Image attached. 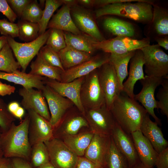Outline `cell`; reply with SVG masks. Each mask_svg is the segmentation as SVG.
I'll use <instances>...</instances> for the list:
<instances>
[{
    "mask_svg": "<svg viewBox=\"0 0 168 168\" xmlns=\"http://www.w3.org/2000/svg\"><path fill=\"white\" fill-rule=\"evenodd\" d=\"M50 162L55 168H76L79 156L61 140L53 138L44 142Z\"/></svg>",
    "mask_w": 168,
    "mask_h": 168,
    "instance_id": "obj_8",
    "label": "cell"
},
{
    "mask_svg": "<svg viewBox=\"0 0 168 168\" xmlns=\"http://www.w3.org/2000/svg\"><path fill=\"white\" fill-rule=\"evenodd\" d=\"M85 127L89 128L83 115H65L58 124L54 128L53 137L60 139L65 136L76 134Z\"/></svg>",
    "mask_w": 168,
    "mask_h": 168,
    "instance_id": "obj_24",
    "label": "cell"
},
{
    "mask_svg": "<svg viewBox=\"0 0 168 168\" xmlns=\"http://www.w3.org/2000/svg\"><path fill=\"white\" fill-rule=\"evenodd\" d=\"M45 2V7L41 18L38 23L40 35L46 31L48 23L54 12L63 4L62 0H46Z\"/></svg>",
    "mask_w": 168,
    "mask_h": 168,
    "instance_id": "obj_37",
    "label": "cell"
},
{
    "mask_svg": "<svg viewBox=\"0 0 168 168\" xmlns=\"http://www.w3.org/2000/svg\"><path fill=\"white\" fill-rule=\"evenodd\" d=\"M133 168H153L147 167L143 164L140 162L138 163Z\"/></svg>",
    "mask_w": 168,
    "mask_h": 168,
    "instance_id": "obj_58",
    "label": "cell"
},
{
    "mask_svg": "<svg viewBox=\"0 0 168 168\" xmlns=\"http://www.w3.org/2000/svg\"><path fill=\"white\" fill-rule=\"evenodd\" d=\"M0 33L6 37L12 38L18 37L19 29L17 24L8 21L7 19H0Z\"/></svg>",
    "mask_w": 168,
    "mask_h": 168,
    "instance_id": "obj_43",
    "label": "cell"
},
{
    "mask_svg": "<svg viewBox=\"0 0 168 168\" xmlns=\"http://www.w3.org/2000/svg\"><path fill=\"white\" fill-rule=\"evenodd\" d=\"M58 53L65 70L87 61L92 58L90 54L69 45H66Z\"/></svg>",
    "mask_w": 168,
    "mask_h": 168,
    "instance_id": "obj_30",
    "label": "cell"
},
{
    "mask_svg": "<svg viewBox=\"0 0 168 168\" xmlns=\"http://www.w3.org/2000/svg\"><path fill=\"white\" fill-rule=\"evenodd\" d=\"M37 168H55L49 161Z\"/></svg>",
    "mask_w": 168,
    "mask_h": 168,
    "instance_id": "obj_57",
    "label": "cell"
},
{
    "mask_svg": "<svg viewBox=\"0 0 168 168\" xmlns=\"http://www.w3.org/2000/svg\"><path fill=\"white\" fill-rule=\"evenodd\" d=\"M154 40L157 42L160 47L164 48L166 50H168V36L156 37Z\"/></svg>",
    "mask_w": 168,
    "mask_h": 168,
    "instance_id": "obj_50",
    "label": "cell"
},
{
    "mask_svg": "<svg viewBox=\"0 0 168 168\" xmlns=\"http://www.w3.org/2000/svg\"><path fill=\"white\" fill-rule=\"evenodd\" d=\"M164 80L161 77H148L140 80L142 88L139 93L134 95V99L140 102L147 114L151 115L158 125L161 124V120L155 114L154 109H157V101L154 94L156 88L161 85Z\"/></svg>",
    "mask_w": 168,
    "mask_h": 168,
    "instance_id": "obj_10",
    "label": "cell"
},
{
    "mask_svg": "<svg viewBox=\"0 0 168 168\" xmlns=\"http://www.w3.org/2000/svg\"><path fill=\"white\" fill-rule=\"evenodd\" d=\"M21 68L16 60L13 52L7 42L0 51V71L11 73Z\"/></svg>",
    "mask_w": 168,
    "mask_h": 168,
    "instance_id": "obj_34",
    "label": "cell"
},
{
    "mask_svg": "<svg viewBox=\"0 0 168 168\" xmlns=\"http://www.w3.org/2000/svg\"><path fill=\"white\" fill-rule=\"evenodd\" d=\"M0 168H14L11 158L3 157L0 159Z\"/></svg>",
    "mask_w": 168,
    "mask_h": 168,
    "instance_id": "obj_51",
    "label": "cell"
},
{
    "mask_svg": "<svg viewBox=\"0 0 168 168\" xmlns=\"http://www.w3.org/2000/svg\"><path fill=\"white\" fill-rule=\"evenodd\" d=\"M84 116L94 134L111 136L116 122L105 104L98 109L85 110Z\"/></svg>",
    "mask_w": 168,
    "mask_h": 168,
    "instance_id": "obj_9",
    "label": "cell"
},
{
    "mask_svg": "<svg viewBox=\"0 0 168 168\" xmlns=\"http://www.w3.org/2000/svg\"><path fill=\"white\" fill-rule=\"evenodd\" d=\"M116 123L127 133L130 134L140 129L147 114L144 108L134 99L121 92L110 109Z\"/></svg>",
    "mask_w": 168,
    "mask_h": 168,
    "instance_id": "obj_2",
    "label": "cell"
},
{
    "mask_svg": "<svg viewBox=\"0 0 168 168\" xmlns=\"http://www.w3.org/2000/svg\"><path fill=\"white\" fill-rule=\"evenodd\" d=\"M162 87L159 90L156 97L157 109H160L161 113L168 118V80H163L161 85Z\"/></svg>",
    "mask_w": 168,
    "mask_h": 168,
    "instance_id": "obj_40",
    "label": "cell"
},
{
    "mask_svg": "<svg viewBox=\"0 0 168 168\" xmlns=\"http://www.w3.org/2000/svg\"><path fill=\"white\" fill-rule=\"evenodd\" d=\"M111 136L115 147L126 159L129 168H133L140 162L131 135L116 123Z\"/></svg>",
    "mask_w": 168,
    "mask_h": 168,
    "instance_id": "obj_20",
    "label": "cell"
},
{
    "mask_svg": "<svg viewBox=\"0 0 168 168\" xmlns=\"http://www.w3.org/2000/svg\"><path fill=\"white\" fill-rule=\"evenodd\" d=\"M40 51L44 59L49 63L59 68L63 72L65 71L62 65L58 52L46 45L43 46Z\"/></svg>",
    "mask_w": 168,
    "mask_h": 168,
    "instance_id": "obj_42",
    "label": "cell"
},
{
    "mask_svg": "<svg viewBox=\"0 0 168 168\" xmlns=\"http://www.w3.org/2000/svg\"><path fill=\"white\" fill-rule=\"evenodd\" d=\"M80 94L85 110L98 109L105 104V96L98 79V69L85 77Z\"/></svg>",
    "mask_w": 168,
    "mask_h": 168,
    "instance_id": "obj_6",
    "label": "cell"
},
{
    "mask_svg": "<svg viewBox=\"0 0 168 168\" xmlns=\"http://www.w3.org/2000/svg\"><path fill=\"white\" fill-rule=\"evenodd\" d=\"M111 140V136L94 134L83 156L104 167L105 156Z\"/></svg>",
    "mask_w": 168,
    "mask_h": 168,
    "instance_id": "obj_22",
    "label": "cell"
},
{
    "mask_svg": "<svg viewBox=\"0 0 168 168\" xmlns=\"http://www.w3.org/2000/svg\"><path fill=\"white\" fill-rule=\"evenodd\" d=\"M64 33L66 45L91 55L96 50L94 44L98 41L89 35L83 33L75 35L65 31Z\"/></svg>",
    "mask_w": 168,
    "mask_h": 168,
    "instance_id": "obj_31",
    "label": "cell"
},
{
    "mask_svg": "<svg viewBox=\"0 0 168 168\" xmlns=\"http://www.w3.org/2000/svg\"><path fill=\"white\" fill-rule=\"evenodd\" d=\"M29 73L46 77L61 82V75L64 72L59 68L54 66L47 62L39 51L36 59L30 65Z\"/></svg>",
    "mask_w": 168,
    "mask_h": 168,
    "instance_id": "obj_28",
    "label": "cell"
},
{
    "mask_svg": "<svg viewBox=\"0 0 168 168\" xmlns=\"http://www.w3.org/2000/svg\"><path fill=\"white\" fill-rule=\"evenodd\" d=\"M20 106L19 103L16 101L11 102L7 105L8 110L13 115Z\"/></svg>",
    "mask_w": 168,
    "mask_h": 168,
    "instance_id": "obj_52",
    "label": "cell"
},
{
    "mask_svg": "<svg viewBox=\"0 0 168 168\" xmlns=\"http://www.w3.org/2000/svg\"><path fill=\"white\" fill-rule=\"evenodd\" d=\"M140 130L158 153L168 147V141L164 138L161 129L156 122L151 120L148 114L144 117Z\"/></svg>",
    "mask_w": 168,
    "mask_h": 168,
    "instance_id": "obj_26",
    "label": "cell"
},
{
    "mask_svg": "<svg viewBox=\"0 0 168 168\" xmlns=\"http://www.w3.org/2000/svg\"><path fill=\"white\" fill-rule=\"evenodd\" d=\"M85 77L78 78L69 82H63L47 78L45 84L58 94L71 101L84 116L85 109L81 102L80 94Z\"/></svg>",
    "mask_w": 168,
    "mask_h": 168,
    "instance_id": "obj_15",
    "label": "cell"
},
{
    "mask_svg": "<svg viewBox=\"0 0 168 168\" xmlns=\"http://www.w3.org/2000/svg\"><path fill=\"white\" fill-rule=\"evenodd\" d=\"M76 168H104L103 166L87 159L84 156L79 157Z\"/></svg>",
    "mask_w": 168,
    "mask_h": 168,
    "instance_id": "obj_47",
    "label": "cell"
},
{
    "mask_svg": "<svg viewBox=\"0 0 168 168\" xmlns=\"http://www.w3.org/2000/svg\"><path fill=\"white\" fill-rule=\"evenodd\" d=\"M109 16H105L102 25L104 29L114 37L123 36L137 40L143 38H141V31L137 25L119 17Z\"/></svg>",
    "mask_w": 168,
    "mask_h": 168,
    "instance_id": "obj_17",
    "label": "cell"
},
{
    "mask_svg": "<svg viewBox=\"0 0 168 168\" xmlns=\"http://www.w3.org/2000/svg\"><path fill=\"white\" fill-rule=\"evenodd\" d=\"M47 77L16 70L11 73L0 71V79L21 85L26 89L35 88L42 90Z\"/></svg>",
    "mask_w": 168,
    "mask_h": 168,
    "instance_id": "obj_25",
    "label": "cell"
},
{
    "mask_svg": "<svg viewBox=\"0 0 168 168\" xmlns=\"http://www.w3.org/2000/svg\"><path fill=\"white\" fill-rule=\"evenodd\" d=\"M43 10L37 0H31L26 7L21 19L33 23H38L41 19Z\"/></svg>",
    "mask_w": 168,
    "mask_h": 168,
    "instance_id": "obj_38",
    "label": "cell"
},
{
    "mask_svg": "<svg viewBox=\"0 0 168 168\" xmlns=\"http://www.w3.org/2000/svg\"><path fill=\"white\" fill-rule=\"evenodd\" d=\"M94 134L89 129L74 135L65 136L60 139L78 156H83Z\"/></svg>",
    "mask_w": 168,
    "mask_h": 168,
    "instance_id": "obj_29",
    "label": "cell"
},
{
    "mask_svg": "<svg viewBox=\"0 0 168 168\" xmlns=\"http://www.w3.org/2000/svg\"><path fill=\"white\" fill-rule=\"evenodd\" d=\"M50 29L49 34L46 43V45L58 52L66 46L64 32L58 29Z\"/></svg>",
    "mask_w": 168,
    "mask_h": 168,
    "instance_id": "obj_39",
    "label": "cell"
},
{
    "mask_svg": "<svg viewBox=\"0 0 168 168\" xmlns=\"http://www.w3.org/2000/svg\"><path fill=\"white\" fill-rule=\"evenodd\" d=\"M146 76L168 78V55L157 44L140 49Z\"/></svg>",
    "mask_w": 168,
    "mask_h": 168,
    "instance_id": "obj_5",
    "label": "cell"
},
{
    "mask_svg": "<svg viewBox=\"0 0 168 168\" xmlns=\"http://www.w3.org/2000/svg\"><path fill=\"white\" fill-rule=\"evenodd\" d=\"M100 85L104 93L105 105L110 110L114 101L121 93L114 68L109 61L98 69Z\"/></svg>",
    "mask_w": 168,
    "mask_h": 168,
    "instance_id": "obj_12",
    "label": "cell"
},
{
    "mask_svg": "<svg viewBox=\"0 0 168 168\" xmlns=\"http://www.w3.org/2000/svg\"><path fill=\"white\" fill-rule=\"evenodd\" d=\"M16 88L13 86L0 82V96L9 95L14 92Z\"/></svg>",
    "mask_w": 168,
    "mask_h": 168,
    "instance_id": "obj_49",
    "label": "cell"
},
{
    "mask_svg": "<svg viewBox=\"0 0 168 168\" xmlns=\"http://www.w3.org/2000/svg\"><path fill=\"white\" fill-rule=\"evenodd\" d=\"M17 24L19 29L18 37L21 40L29 42L34 40L40 35L38 23L21 19Z\"/></svg>",
    "mask_w": 168,
    "mask_h": 168,
    "instance_id": "obj_35",
    "label": "cell"
},
{
    "mask_svg": "<svg viewBox=\"0 0 168 168\" xmlns=\"http://www.w3.org/2000/svg\"><path fill=\"white\" fill-rule=\"evenodd\" d=\"M110 54H103L92 57L89 60L65 70L61 75V82H69L77 79L85 77L110 61Z\"/></svg>",
    "mask_w": 168,
    "mask_h": 168,
    "instance_id": "obj_18",
    "label": "cell"
},
{
    "mask_svg": "<svg viewBox=\"0 0 168 168\" xmlns=\"http://www.w3.org/2000/svg\"><path fill=\"white\" fill-rule=\"evenodd\" d=\"M4 157L2 150L0 146V159Z\"/></svg>",
    "mask_w": 168,
    "mask_h": 168,
    "instance_id": "obj_59",
    "label": "cell"
},
{
    "mask_svg": "<svg viewBox=\"0 0 168 168\" xmlns=\"http://www.w3.org/2000/svg\"><path fill=\"white\" fill-rule=\"evenodd\" d=\"M154 1L143 0L135 2H122L110 4L96 10L95 17L97 19L105 16H114L146 25L152 20V4Z\"/></svg>",
    "mask_w": 168,
    "mask_h": 168,
    "instance_id": "obj_3",
    "label": "cell"
},
{
    "mask_svg": "<svg viewBox=\"0 0 168 168\" xmlns=\"http://www.w3.org/2000/svg\"><path fill=\"white\" fill-rule=\"evenodd\" d=\"M135 51L122 55L110 54L109 61L115 70L121 92L123 91V81L128 75V64Z\"/></svg>",
    "mask_w": 168,
    "mask_h": 168,
    "instance_id": "obj_32",
    "label": "cell"
},
{
    "mask_svg": "<svg viewBox=\"0 0 168 168\" xmlns=\"http://www.w3.org/2000/svg\"><path fill=\"white\" fill-rule=\"evenodd\" d=\"M24 109L22 107L20 106L13 115L15 118H16L22 120V119L24 116Z\"/></svg>",
    "mask_w": 168,
    "mask_h": 168,
    "instance_id": "obj_54",
    "label": "cell"
},
{
    "mask_svg": "<svg viewBox=\"0 0 168 168\" xmlns=\"http://www.w3.org/2000/svg\"><path fill=\"white\" fill-rule=\"evenodd\" d=\"M14 168H33L30 162L19 158H11Z\"/></svg>",
    "mask_w": 168,
    "mask_h": 168,
    "instance_id": "obj_48",
    "label": "cell"
},
{
    "mask_svg": "<svg viewBox=\"0 0 168 168\" xmlns=\"http://www.w3.org/2000/svg\"><path fill=\"white\" fill-rule=\"evenodd\" d=\"M0 12L4 15L9 21L14 22L17 16L11 8L6 0H0Z\"/></svg>",
    "mask_w": 168,
    "mask_h": 168,
    "instance_id": "obj_45",
    "label": "cell"
},
{
    "mask_svg": "<svg viewBox=\"0 0 168 168\" xmlns=\"http://www.w3.org/2000/svg\"><path fill=\"white\" fill-rule=\"evenodd\" d=\"M18 94L22 97L21 104L24 109L32 110L49 121L50 113L42 90L23 87Z\"/></svg>",
    "mask_w": 168,
    "mask_h": 168,
    "instance_id": "obj_19",
    "label": "cell"
},
{
    "mask_svg": "<svg viewBox=\"0 0 168 168\" xmlns=\"http://www.w3.org/2000/svg\"><path fill=\"white\" fill-rule=\"evenodd\" d=\"M151 40L145 37L140 40L126 37L113 38L101 42H96L94 44L96 50H100L110 54L120 55L148 46Z\"/></svg>",
    "mask_w": 168,
    "mask_h": 168,
    "instance_id": "obj_7",
    "label": "cell"
},
{
    "mask_svg": "<svg viewBox=\"0 0 168 168\" xmlns=\"http://www.w3.org/2000/svg\"><path fill=\"white\" fill-rule=\"evenodd\" d=\"M130 68L128 77L123 83L122 92L129 97L134 99V85L138 80L144 79L145 77L143 70L144 65L143 55L140 49L136 50L130 61Z\"/></svg>",
    "mask_w": 168,
    "mask_h": 168,
    "instance_id": "obj_21",
    "label": "cell"
},
{
    "mask_svg": "<svg viewBox=\"0 0 168 168\" xmlns=\"http://www.w3.org/2000/svg\"><path fill=\"white\" fill-rule=\"evenodd\" d=\"M29 122L27 114L19 124L13 122L7 130L0 133V146L4 157L19 158L30 162L31 147L28 136Z\"/></svg>",
    "mask_w": 168,
    "mask_h": 168,
    "instance_id": "obj_1",
    "label": "cell"
},
{
    "mask_svg": "<svg viewBox=\"0 0 168 168\" xmlns=\"http://www.w3.org/2000/svg\"><path fill=\"white\" fill-rule=\"evenodd\" d=\"M49 162V152L44 142H39L31 147L29 162L33 168L39 167Z\"/></svg>",
    "mask_w": 168,
    "mask_h": 168,
    "instance_id": "obj_36",
    "label": "cell"
},
{
    "mask_svg": "<svg viewBox=\"0 0 168 168\" xmlns=\"http://www.w3.org/2000/svg\"><path fill=\"white\" fill-rule=\"evenodd\" d=\"M47 28H55L75 35L82 32L77 27L71 16L70 8L63 4L62 7L50 20Z\"/></svg>",
    "mask_w": 168,
    "mask_h": 168,
    "instance_id": "obj_27",
    "label": "cell"
},
{
    "mask_svg": "<svg viewBox=\"0 0 168 168\" xmlns=\"http://www.w3.org/2000/svg\"><path fill=\"white\" fill-rule=\"evenodd\" d=\"M152 5V20L144 28L146 37L150 40L156 37L168 36V8L167 4L155 1Z\"/></svg>",
    "mask_w": 168,
    "mask_h": 168,
    "instance_id": "obj_11",
    "label": "cell"
},
{
    "mask_svg": "<svg viewBox=\"0 0 168 168\" xmlns=\"http://www.w3.org/2000/svg\"><path fill=\"white\" fill-rule=\"evenodd\" d=\"M104 168H129L124 157L115 147L112 138L105 156Z\"/></svg>",
    "mask_w": 168,
    "mask_h": 168,
    "instance_id": "obj_33",
    "label": "cell"
},
{
    "mask_svg": "<svg viewBox=\"0 0 168 168\" xmlns=\"http://www.w3.org/2000/svg\"><path fill=\"white\" fill-rule=\"evenodd\" d=\"M63 4H65L70 8L78 5L77 0H62Z\"/></svg>",
    "mask_w": 168,
    "mask_h": 168,
    "instance_id": "obj_55",
    "label": "cell"
},
{
    "mask_svg": "<svg viewBox=\"0 0 168 168\" xmlns=\"http://www.w3.org/2000/svg\"><path fill=\"white\" fill-rule=\"evenodd\" d=\"M27 111L30 118L28 136L31 146L54 138V128L49 121L32 110Z\"/></svg>",
    "mask_w": 168,
    "mask_h": 168,
    "instance_id": "obj_14",
    "label": "cell"
},
{
    "mask_svg": "<svg viewBox=\"0 0 168 168\" xmlns=\"http://www.w3.org/2000/svg\"><path fill=\"white\" fill-rule=\"evenodd\" d=\"M155 166L156 168H168V147L158 153Z\"/></svg>",
    "mask_w": 168,
    "mask_h": 168,
    "instance_id": "obj_46",
    "label": "cell"
},
{
    "mask_svg": "<svg viewBox=\"0 0 168 168\" xmlns=\"http://www.w3.org/2000/svg\"><path fill=\"white\" fill-rule=\"evenodd\" d=\"M71 15L78 28L98 42L106 40L100 31L91 12L78 5L70 8Z\"/></svg>",
    "mask_w": 168,
    "mask_h": 168,
    "instance_id": "obj_16",
    "label": "cell"
},
{
    "mask_svg": "<svg viewBox=\"0 0 168 168\" xmlns=\"http://www.w3.org/2000/svg\"><path fill=\"white\" fill-rule=\"evenodd\" d=\"M130 135L140 162L147 167L153 168L158 153L151 143L140 129Z\"/></svg>",
    "mask_w": 168,
    "mask_h": 168,
    "instance_id": "obj_23",
    "label": "cell"
},
{
    "mask_svg": "<svg viewBox=\"0 0 168 168\" xmlns=\"http://www.w3.org/2000/svg\"><path fill=\"white\" fill-rule=\"evenodd\" d=\"M17 17L21 18L23 11L31 0H6Z\"/></svg>",
    "mask_w": 168,
    "mask_h": 168,
    "instance_id": "obj_44",
    "label": "cell"
},
{
    "mask_svg": "<svg viewBox=\"0 0 168 168\" xmlns=\"http://www.w3.org/2000/svg\"><path fill=\"white\" fill-rule=\"evenodd\" d=\"M78 4L86 7L94 6V0H77Z\"/></svg>",
    "mask_w": 168,
    "mask_h": 168,
    "instance_id": "obj_53",
    "label": "cell"
},
{
    "mask_svg": "<svg viewBox=\"0 0 168 168\" xmlns=\"http://www.w3.org/2000/svg\"><path fill=\"white\" fill-rule=\"evenodd\" d=\"M42 91L50 111V119L49 122L54 128L60 123L67 111L73 104L46 85Z\"/></svg>",
    "mask_w": 168,
    "mask_h": 168,
    "instance_id": "obj_13",
    "label": "cell"
},
{
    "mask_svg": "<svg viewBox=\"0 0 168 168\" xmlns=\"http://www.w3.org/2000/svg\"><path fill=\"white\" fill-rule=\"evenodd\" d=\"M50 30L49 29L34 40L25 43L17 42L13 38L7 37V43L20 65L22 72H25L30 61L46 44Z\"/></svg>",
    "mask_w": 168,
    "mask_h": 168,
    "instance_id": "obj_4",
    "label": "cell"
},
{
    "mask_svg": "<svg viewBox=\"0 0 168 168\" xmlns=\"http://www.w3.org/2000/svg\"><path fill=\"white\" fill-rule=\"evenodd\" d=\"M16 118L9 111L7 105L0 98V133L7 130Z\"/></svg>",
    "mask_w": 168,
    "mask_h": 168,
    "instance_id": "obj_41",
    "label": "cell"
},
{
    "mask_svg": "<svg viewBox=\"0 0 168 168\" xmlns=\"http://www.w3.org/2000/svg\"><path fill=\"white\" fill-rule=\"evenodd\" d=\"M7 43V39L6 36L4 35L0 36V51Z\"/></svg>",
    "mask_w": 168,
    "mask_h": 168,
    "instance_id": "obj_56",
    "label": "cell"
}]
</instances>
